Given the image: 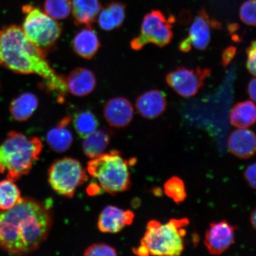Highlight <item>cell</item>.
Wrapping results in <instances>:
<instances>
[{
    "label": "cell",
    "mask_w": 256,
    "mask_h": 256,
    "mask_svg": "<svg viewBox=\"0 0 256 256\" xmlns=\"http://www.w3.org/2000/svg\"><path fill=\"white\" fill-rule=\"evenodd\" d=\"M52 224L46 204L22 198L10 209L0 210V248L14 255L30 254L46 241Z\"/></svg>",
    "instance_id": "1"
},
{
    "label": "cell",
    "mask_w": 256,
    "mask_h": 256,
    "mask_svg": "<svg viewBox=\"0 0 256 256\" xmlns=\"http://www.w3.org/2000/svg\"><path fill=\"white\" fill-rule=\"evenodd\" d=\"M46 56L28 40L22 28L11 25L0 30V66L22 74L40 76L48 90L62 98L68 92L66 78L54 71Z\"/></svg>",
    "instance_id": "2"
},
{
    "label": "cell",
    "mask_w": 256,
    "mask_h": 256,
    "mask_svg": "<svg viewBox=\"0 0 256 256\" xmlns=\"http://www.w3.org/2000/svg\"><path fill=\"white\" fill-rule=\"evenodd\" d=\"M187 218L172 219L166 224L152 220L138 248L134 252L139 256H180L184 250L186 227L190 224Z\"/></svg>",
    "instance_id": "3"
},
{
    "label": "cell",
    "mask_w": 256,
    "mask_h": 256,
    "mask_svg": "<svg viewBox=\"0 0 256 256\" xmlns=\"http://www.w3.org/2000/svg\"><path fill=\"white\" fill-rule=\"evenodd\" d=\"M42 149L38 138L12 131L0 145V174H6L9 180H18L30 172Z\"/></svg>",
    "instance_id": "4"
},
{
    "label": "cell",
    "mask_w": 256,
    "mask_h": 256,
    "mask_svg": "<svg viewBox=\"0 0 256 256\" xmlns=\"http://www.w3.org/2000/svg\"><path fill=\"white\" fill-rule=\"evenodd\" d=\"M88 171L98 180L102 190L110 194L126 191L130 187L129 162L116 150L92 159Z\"/></svg>",
    "instance_id": "5"
},
{
    "label": "cell",
    "mask_w": 256,
    "mask_h": 256,
    "mask_svg": "<svg viewBox=\"0 0 256 256\" xmlns=\"http://www.w3.org/2000/svg\"><path fill=\"white\" fill-rule=\"evenodd\" d=\"M22 10L25 14L22 30L26 36L46 56L62 34V26L39 8L25 5Z\"/></svg>",
    "instance_id": "6"
},
{
    "label": "cell",
    "mask_w": 256,
    "mask_h": 256,
    "mask_svg": "<svg viewBox=\"0 0 256 256\" xmlns=\"http://www.w3.org/2000/svg\"><path fill=\"white\" fill-rule=\"evenodd\" d=\"M88 180V176L80 162L72 158H64L53 162L48 170V182L54 190L72 198L80 186Z\"/></svg>",
    "instance_id": "7"
},
{
    "label": "cell",
    "mask_w": 256,
    "mask_h": 256,
    "mask_svg": "<svg viewBox=\"0 0 256 256\" xmlns=\"http://www.w3.org/2000/svg\"><path fill=\"white\" fill-rule=\"evenodd\" d=\"M172 16L167 18L162 12L152 10L143 18L140 33L130 42L133 50H140L147 44H152L160 48L168 46L174 38Z\"/></svg>",
    "instance_id": "8"
},
{
    "label": "cell",
    "mask_w": 256,
    "mask_h": 256,
    "mask_svg": "<svg viewBox=\"0 0 256 256\" xmlns=\"http://www.w3.org/2000/svg\"><path fill=\"white\" fill-rule=\"evenodd\" d=\"M210 73L209 68L192 70L178 67L168 74L166 82L178 94L185 98L192 97L199 92Z\"/></svg>",
    "instance_id": "9"
},
{
    "label": "cell",
    "mask_w": 256,
    "mask_h": 256,
    "mask_svg": "<svg viewBox=\"0 0 256 256\" xmlns=\"http://www.w3.org/2000/svg\"><path fill=\"white\" fill-rule=\"evenodd\" d=\"M238 227L222 220L210 224L204 236V244L210 254L220 255L235 242Z\"/></svg>",
    "instance_id": "10"
},
{
    "label": "cell",
    "mask_w": 256,
    "mask_h": 256,
    "mask_svg": "<svg viewBox=\"0 0 256 256\" xmlns=\"http://www.w3.org/2000/svg\"><path fill=\"white\" fill-rule=\"evenodd\" d=\"M220 24L210 20L206 10L201 9L192 23L187 38L192 46L199 50L206 49L210 43L211 28H219Z\"/></svg>",
    "instance_id": "11"
},
{
    "label": "cell",
    "mask_w": 256,
    "mask_h": 256,
    "mask_svg": "<svg viewBox=\"0 0 256 256\" xmlns=\"http://www.w3.org/2000/svg\"><path fill=\"white\" fill-rule=\"evenodd\" d=\"M104 117L112 127H126L132 120L134 108L132 104L126 98L117 97L110 99L106 104Z\"/></svg>",
    "instance_id": "12"
},
{
    "label": "cell",
    "mask_w": 256,
    "mask_h": 256,
    "mask_svg": "<svg viewBox=\"0 0 256 256\" xmlns=\"http://www.w3.org/2000/svg\"><path fill=\"white\" fill-rule=\"evenodd\" d=\"M134 214L114 206H108L102 210L98 220V227L103 232L117 233L130 225Z\"/></svg>",
    "instance_id": "13"
},
{
    "label": "cell",
    "mask_w": 256,
    "mask_h": 256,
    "mask_svg": "<svg viewBox=\"0 0 256 256\" xmlns=\"http://www.w3.org/2000/svg\"><path fill=\"white\" fill-rule=\"evenodd\" d=\"M229 152L241 159L252 158L256 153V135L248 128H238L230 134L228 140Z\"/></svg>",
    "instance_id": "14"
},
{
    "label": "cell",
    "mask_w": 256,
    "mask_h": 256,
    "mask_svg": "<svg viewBox=\"0 0 256 256\" xmlns=\"http://www.w3.org/2000/svg\"><path fill=\"white\" fill-rule=\"evenodd\" d=\"M136 107L140 116L146 119H155L161 116L166 110V95L158 90L146 92L137 98Z\"/></svg>",
    "instance_id": "15"
},
{
    "label": "cell",
    "mask_w": 256,
    "mask_h": 256,
    "mask_svg": "<svg viewBox=\"0 0 256 256\" xmlns=\"http://www.w3.org/2000/svg\"><path fill=\"white\" fill-rule=\"evenodd\" d=\"M68 92L74 96L82 97L90 94L96 86V76L90 70L76 68L69 74L66 78Z\"/></svg>",
    "instance_id": "16"
},
{
    "label": "cell",
    "mask_w": 256,
    "mask_h": 256,
    "mask_svg": "<svg viewBox=\"0 0 256 256\" xmlns=\"http://www.w3.org/2000/svg\"><path fill=\"white\" fill-rule=\"evenodd\" d=\"M100 43L97 33L92 26H86L76 35L72 41V48L76 55L90 60L100 48Z\"/></svg>",
    "instance_id": "17"
},
{
    "label": "cell",
    "mask_w": 256,
    "mask_h": 256,
    "mask_svg": "<svg viewBox=\"0 0 256 256\" xmlns=\"http://www.w3.org/2000/svg\"><path fill=\"white\" fill-rule=\"evenodd\" d=\"M101 10L98 0H72V12L76 25L90 26L97 20Z\"/></svg>",
    "instance_id": "18"
},
{
    "label": "cell",
    "mask_w": 256,
    "mask_h": 256,
    "mask_svg": "<svg viewBox=\"0 0 256 256\" xmlns=\"http://www.w3.org/2000/svg\"><path fill=\"white\" fill-rule=\"evenodd\" d=\"M71 118L66 116L60 122L58 126L48 132L46 140L54 152H64L68 150L73 142L72 134L67 126L71 122Z\"/></svg>",
    "instance_id": "19"
},
{
    "label": "cell",
    "mask_w": 256,
    "mask_h": 256,
    "mask_svg": "<svg viewBox=\"0 0 256 256\" xmlns=\"http://www.w3.org/2000/svg\"><path fill=\"white\" fill-rule=\"evenodd\" d=\"M126 14V6L122 3L111 2L101 10L98 16L99 26L106 31L116 30L124 23Z\"/></svg>",
    "instance_id": "20"
},
{
    "label": "cell",
    "mask_w": 256,
    "mask_h": 256,
    "mask_svg": "<svg viewBox=\"0 0 256 256\" xmlns=\"http://www.w3.org/2000/svg\"><path fill=\"white\" fill-rule=\"evenodd\" d=\"M38 106L36 96L31 92H24L11 102L10 111L14 120L24 122L30 119Z\"/></svg>",
    "instance_id": "21"
},
{
    "label": "cell",
    "mask_w": 256,
    "mask_h": 256,
    "mask_svg": "<svg viewBox=\"0 0 256 256\" xmlns=\"http://www.w3.org/2000/svg\"><path fill=\"white\" fill-rule=\"evenodd\" d=\"M110 130H96L87 137L82 143L83 152L88 158L94 159L100 156L107 148L112 137Z\"/></svg>",
    "instance_id": "22"
},
{
    "label": "cell",
    "mask_w": 256,
    "mask_h": 256,
    "mask_svg": "<svg viewBox=\"0 0 256 256\" xmlns=\"http://www.w3.org/2000/svg\"><path fill=\"white\" fill-rule=\"evenodd\" d=\"M230 122L238 128H248L256 124V104L250 100L240 102L230 113Z\"/></svg>",
    "instance_id": "23"
},
{
    "label": "cell",
    "mask_w": 256,
    "mask_h": 256,
    "mask_svg": "<svg viewBox=\"0 0 256 256\" xmlns=\"http://www.w3.org/2000/svg\"><path fill=\"white\" fill-rule=\"evenodd\" d=\"M22 199L20 191L14 181L0 182V210L10 209Z\"/></svg>",
    "instance_id": "24"
},
{
    "label": "cell",
    "mask_w": 256,
    "mask_h": 256,
    "mask_svg": "<svg viewBox=\"0 0 256 256\" xmlns=\"http://www.w3.org/2000/svg\"><path fill=\"white\" fill-rule=\"evenodd\" d=\"M73 124L76 132L83 138L94 132L98 126L97 118L90 110L82 111L76 114Z\"/></svg>",
    "instance_id": "25"
},
{
    "label": "cell",
    "mask_w": 256,
    "mask_h": 256,
    "mask_svg": "<svg viewBox=\"0 0 256 256\" xmlns=\"http://www.w3.org/2000/svg\"><path fill=\"white\" fill-rule=\"evenodd\" d=\"M44 12L55 20H64L72 12V0H46L44 5Z\"/></svg>",
    "instance_id": "26"
},
{
    "label": "cell",
    "mask_w": 256,
    "mask_h": 256,
    "mask_svg": "<svg viewBox=\"0 0 256 256\" xmlns=\"http://www.w3.org/2000/svg\"><path fill=\"white\" fill-rule=\"evenodd\" d=\"M164 193L174 202L180 204L186 199L187 193L183 180L178 176L170 178L164 185Z\"/></svg>",
    "instance_id": "27"
},
{
    "label": "cell",
    "mask_w": 256,
    "mask_h": 256,
    "mask_svg": "<svg viewBox=\"0 0 256 256\" xmlns=\"http://www.w3.org/2000/svg\"><path fill=\"white\" fill-rule=\"evenodd\" d=\"M239 14L243 23L256 27V0H248L243 3Z\"/></svg>",
    "instance_id": "28"
},
{
    "label": "cell",
    "mask_w": 256,
    "mask_h": 256,
    "mask_svg": "<svg viewBox=\"0 0 256 256\" xmlns=\"http://www.w3.org/2000/svg\"><path fill=\"white\" fill-rule=\"evenodd\" d=\"M85 256H117L116 250L111 246L98 243L90 246L84 252Z\"/></svg>",
    "instance_id": "29"
},
{
    "label": "cell",
    "mask_w": 256,
    "mask_h": 256,
    "mask_svg": "<svg viewBox=\"0 0 256 256\" xmlns=\"http://www.w3.org/2000/svg\"><path fill=\"white\" fill-rule=\"evenodd\" d=\"M247 53V68L250 73L256 76V40L252 41L246 50Z\"/></svg>",
    "instance_id": "30"
},
{
    "label": "cell",
    "mask_w": 256,
    "mask_h": 256,
    "mask_svg": "<svg viewBox=\"0 0 256 256\" xmlns=\"http://www.w3.org/2000/svg\"><path fill=\"white\" fill-rule=\"evenodd\" d=\"M244 178L249 186L256 190V162L246 168L244 172Z\"/></svg>",
    "instance_id": "31"
},
{
    "label": "cell",
    "mask_w": 256,
    "mask_h": 256,
    "mask_svg": "<svg viewBox=\"0 0 256 256\" xmlns=\"http://www.w3.org/2000/svg\"><path fill=\"white\" fill-rule=\"evenodd\" d=\"M236 52V48L232 46H229L224 50L222 56V63L224 67L226 68L232 62Z\"/></svg>",
    "instance_id": "32"
},
{
    "label": "cell",
    "mask_w": 256,
    "mask_h": 256,
    "mask_svg": "<svg viewBox=\"0 0 256 256\" xmlns=\"http://www.w3.org/2000/svg\"><path fill=\"white\" fill-rule=\"evenodd\" d=\"M248 94L252 100L256 103V76L249 82Z\"/></svg>",
    "instance_id": "33"
},
{
    "label": "cell",
    "mask_w": 256,
    "mask_h": 256,
    "mask_svg": "<svg viewBox=\"0 0 256 256\" xmlns=\"http://www.w3.org/2000/svg\"><path fill=\"white\" fill-rule=\"evenodd\" d=\"M179 49L184 52H188L191 50L192 46L188 38H186L181 42L180 44H179Z\"/></svg>",
    "instance_id": "34"
},
{
    "label": "cell",
    "mask_w": 256,
    "mask_h": 256,
    "mask_svg": "<svg viewBox=\"0 0 256 256\" xmlns=\"http://www.w3.org/2000/svg\"><path fill=\"white\" fill-rule=\"evenodd\" d=\"M250 222L252 227L256 230V208L251 214Z\"/></svg>",
    "instance_id": "35"
},
{
    "label": "cell",
    "mask_w": 256,
    "mask_h": 256,
    "mask_svg": "<svg viewBox=\"0 0 256 256\" xmlns=\"http://www.w3.org/2000/svg\"><path fill=\"white\" fill-rule=\"evenodd\" d=\"M238 25L236 24H230L228 25V30L231 33H233L238 30Z\"/></svg>",
    "instance_id": "36"
}]
</instances>
